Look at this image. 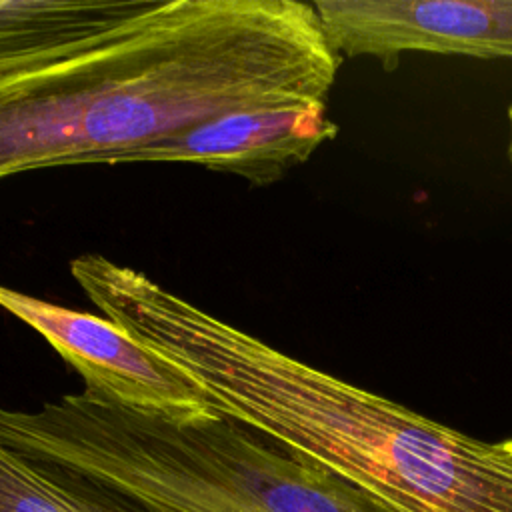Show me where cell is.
Instances as JSON below:
<instances>
[{"instance_id":"obj_1","label":"cell","mask_w":512,"mask_h":512,"mask_svg":"<svg viewBox=\"0 0 512 512\" xmlns=\"http://www.w3.org/2000/svg\"><path fill=\"white\" fill-rule=\"evenodd\" d=\"M340 60L314 4L168 0L98 48L0 78V180L102 164L230 112L326 104Z\"/></svg>"},{"instance_id":"obj_2","label":"cell","mask_w":512,"mask_h":512,"mask_svg":"<svg viewBox=\"0 0 512 512\" xmlns=\"http://www.w3.org/2000/svg\"><path fill=\"white\" fill-rule=\"evenodd\" d=\"M78 286L212 408L398 512H512V454L300 362L96 256Z\"/></svg>"},{"instance_id":"obj_3","label":"cell","mask_w":512,"mask_h":512,"mask_svg":"<svg viewBox=\"0 0 512 512\" xmlns=\"http://www.w3.org/2000/svg\"><path fill=\"white\" fill-rule=\"evenodd\" d=\"M0 444L140 512H398L220 412L168 416L84 390L0 406Z\"/></svg>"},{"instance_id":"obj_4","label":"cell","mask_w":512,"mask_h":512,"mask_svg":"<svg viewBox=\"0 0 512 512\" xmlns=\"http://www.w3.org/2000/svg\"><path fill=\"white\" fill-rule=\"evenodd\" d=\"M0 306L44 336L94 396L168 416L216 412L186 372L104 316L50 304L6 286H0Z\"/></svg>"},{"instance_id":"obj_5","label":"cell","mask_w":512,"mask_h":512,"mask_svg":"<svg viewBox=\"0 0 512 512\" xmlns=\"http://www.w3.org/2000/svg\"><path fill=\"white\" fill-rule=\"evenodd\" d=\"M340 58L374 56L394 68L402 54L510 58L512 0H316Z\"/></svg>"},{"instance_id":"obj_6","label":"cell","mask_w":512,"mask_h":512,"mask_svg":"<svg viewBox=\"0 0 512 512\" xmlns=\"http://www.w3.org/2000/svg\"><path fill=\"white\" fill-rule=\"evenodd\" d=\"M336 134L338 126L326 116V104L240 110L112 154L102 164L188 162L264 186L306 162Z\"/></svg>"},{"instance_id":"obj_7","label":"cell","mask_w":512,"mask_h":512,"mask_svg":"<svg viewBox=\"0 0 512 512\" xmlns=\"http://www.w3.org/2000/svg\"><path fill=\"white\" fill-rule=\"evenodd\" d=\"M168 0H2L0 78L98 48L156 16Z\"/></svg>"},{"instance_id":"obj_8","label":"cell","mask_w":512,"mask_h":512,"mask_svg":"<svg viewBox=\"0 0 512 512\" xmlns=\"http://www.w3.org/2000/svg\"><path fill=\"white\" fill-rule=\"evenodd\" d=\"M0 512H140L94 482L0 444Z\"/></svg>"},{"instance_id":"obj_9","label":"cell","mask_w":512,"mask_h":512,"mask_svg":"<svg viewBox=\"0 0 512 512\" xmlns=\"http://www.w3.org/2000/svg\"><path fill=\"white\" fill-rule=\"evenodd\" d=\"M508 130H510V140H508V156L512 162V106L508 108Z\"/></svg>"},{"instance_id":"obj_10","label":"cell","mask_w":512,"mask_h":512,"mask_svg":"<svg viewBox=\"0 0 512 512\" xmlns=\"http://www.w3.org/2000/svg\"><path fill=\"white\" fill-rule=\"evenodd\" d=\"M502 444H504V448H506V450H508V452H510V454H512V438H508V440H504V442H502Z\"/></svg>"}]
</instances>
